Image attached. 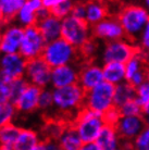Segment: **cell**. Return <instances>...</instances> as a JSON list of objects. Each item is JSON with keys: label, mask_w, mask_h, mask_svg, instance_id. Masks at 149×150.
Returning <instances> with one entry per match:
<instances>
[{"label": "cell", "mask_w": 149, "mask_h": 150, "mask_svg": "<svg viewBox=\"0 0 149 150\" xmlns=\"http://www.w3.org/2000/svg\"><path fill=\"white\" fill-rule=\"evenodd\" d=\"M53 109L57 111L56 117L72 123L77 113L85 107L86 91L78 84L72 86L52 89Z\"/></svg>", "instance_id": "cell-1"}, {"label": "cell", "mask_w": 149, "mask_h": 150, "mask_svg": "<svg viewBox=\"0 0 149 150\" xmlns=\"http://www.w3.org/2000/svg\"><path fill=\"white\" fill-rule=\"evenodd\" d=\"M116 16L123 28L125 38L134 41L138 39L149 21V11L144 6L126 4L120 8Z\"/></svg>", "instance_id": "cell-2"}, {"label": "cell", "mask_w": 149, "mask_h": 150, "mask_svg": "<svg viewBox=\"0 0 149 150\" xmlns=\"http://www.w3.org/2000/svg\"><path fill=\"white\" fill-rule=\"evenodd\" d=\"M41 58L51 69L75 64L79 59L78 50L69 42L59 38L46 45Z\"/></svg>", "instance_id": "cell-3"}, {"label": "cell", "mask_w": 149, "mask_h": 150, "mask_svg": "<svg viewBox=\"0 0 149 150\" xmlns=\"http://www.w3.org/2000/svg\"><path fill=\"white\" fill-rule=\"evenodd\" d=\"M71 124L74 126L84 144L96 143L100 132L106 125L104 116L86 108H83L77 113Z\"/></svg>", "instance_id": "cell-4"}, {"label": "cell", "mask_w": 149, "mask_h": 150, "mask_svg": "<svg viewBox=\"0 0 149 150\" xmlns=\"http://www.w3.org/2000/svg\"><path fill=\"white\" fill-rule=\"evenodd\" d=\"M114 90L116 86L107 82L101 83L100 85L86 93L84 108L98 113L100 115H104L107 111L116 107Z\"/></svg>", "instance_id": "cell-5"}, {"label": "cell", "mask_w": 149, "mask_h": 150, "mask_svg": "<svg viewBox=\"0 0 149 150\" xmlns=\"http://www.w3.org/2000/svg\"><path fill=\"white\" fill-rule=\"evenodd\" d=\"M61 38L78 50L86 41L93 38L92 26L87 24L85 20L70 15L62 20Z\"/></svg>", "instance_id": "cell-6"}, {"label": "cell", "mask_w": 149, "mask_h": 150, "mask_svg": "<svg viewBox=\"0 0 149 150\" xmlns=\"http://www.w3.org/2000/svg\"><path fill=\"white\" fill-rule=\"evenodd\" d=\"M139 51L138 46L134 41L127 38L106 42L101 49V61L102 63H122L125 64Z\"/></svg>", "instance_id": "cell-7"}, {"label": "cell", "mask_w": 149, "mask_h": 150, "mask_svg": "<svg viewBox=\"0 0 149 150\" xmlns=\"http://www.w3.org/2000/svg\"><path fill=\"white\" fill-rule=\"evenodd\" d=\"M47 42L45 41L38 27L31 26L24 28V37L19 53L26 61L40 58Z\"/></svg>", "instance_id": "cell-8"}, {"label": "cell", "mask_w": 149, "mask_h": 150, "mask_svg": "<svg viewBox=\"0 0 149 150\" xmlns=\"http://www.w3.org/2000/svg\"><path fill=\"white\" fill-rule=\"evenodd\" d=\"M27 61L20 53L2 54L0 57V79L11 83L24 79Z\"/></svg>", "instance_id": "cell-9"}, {"label": "cell", "mask_w": 149, "mask_h": 150, "mask_svg": "<svg viewBox=\"0 0 149 150\" xmlns=\"http://www.w3.org/2000/svg\"><path fill=\"white\" fill-rule=\"evenodd\" d=\"M93 38L98 41L110 42L125 38L124 30L116 15H109L107 19L92 27Z\"/></svg>", "instance_id": "cell-10"}, {"label": "cell", "mask_w": 149, "mask_h": 150, "mask_svg": "<svg viewBox=\"0 0 149 150\" xmlns=\"http://www.w3.org/2000/svg\"><path fill=\"white\" fill-rule=\"evenodd\" d=\"M51 72L52 69L40 57L34 60L27 61L25 79L32 85L45 89L51 82Z\"/></svg>", "instance_id": "cell-11"}, {"label": "cell", "mask_w": 149, "mask_h": 150, "mask_svg": "<svg viewBox=\"0 0 149 150\" xmlns=\"http://www.w3.org/2000/svg\"><path fill=\"white\" fill-rule=\"evenodd\" d=\"M104 72L102 65L94 61L83 62L78 70V85L86 93L104 83Z\"/></svg>", "instance_id": "cell-12"}, {"label": "cell", "mask_w": 149, "mask_h": 150, "mask_svg": "<svg viewBox=\"0 0 149 150\" xmlns=\"http://www.w3.org/2000/svg\"><path fill=\"white\" fill-rule=\"evenodd\" d=\"M24 37V28L20 25L9 24L0 33V48L2 54L19 53Z\"/></svg>", "instance_id": "cell-13"}, {"label": "cell", "mask_w": 149, "mask_h": 150, "mask_svg": "<svg viewBox=\"0 0 149 150\" xmlns=\"http://www.w3.org/2000/svg\"><path fill=\"white\" fill-rule=\"evenodd\" d=\"M147 127L145 116H122L116 125L121 140L133 142Z\"/></svg>", "instance_id": "cell-14"}, {"label": "cell", "mask_w": 149, "mask_h": 150, "mask_svg": "<svg viewBox=\"0 0 149 150\" xmlns=\"http://www.w3.org/2000/svg\"><path fill=\"white\" fill-rule=\"evenodd\" d=\"M149 61L140 51H138L132 59L127 61L125 65L126 82L135 88L146 82V68Z\"/></svg>", "instance_id": "cell-15"}, {"label": "cell", "mask_w": 149, "mask_h": 150, "mask_svg": "<svg viewBox=\"0 0 149 150\" xmlns=\"http://www.w3.org/2000/svg\"><path fill=\"white\" fill-rule=\"evenodd\" d=\"M78 70L79 67H77L76 64H69L52 69L50 82L52 89L63 88L78 84Z\"/></svg>", "instance_id": "cell-16"}, {"label": "cell", "mask_w": 149, "mask_h": 150, "mask_svg": "<svg viewBox=\"0 0 149 150\" xmlns=\"http://www.w3.org/2000/svg\"><path fill=\"white\" fill-rule=\"evenodd\" d=\"M41 88L28 84L21 96L14 101V107L16 112H21L24 114H30L38 110L39 105V97H40Z\"/></svg>", "instance_id": "cell-17"}, {"label": "cell", "mask_w": 149, "mask_h": 150, "mask_svg": "<svg viewBox=\"0 0 149 150\" xmlns=\"http://www.w3.org/2000/svg\"><path fill=\"white\" fill-rule=\"evenodd\" d=\"M43 8V0H27L16 16L23 28L37 25V12Z\"/></svg>", "instance_id": "cell-18"}, {"label": "cell", "mask_w": 149, "mask_h": 150, "mask_svg": "<svg viewBox=\"0 0 149 150\" xmlns=\"http://www.w3.org/2000/svg\"><path fill=\"white\" fill-rule=\"evenodd\" d=\"M36 26L38 27V30L47 44L61 38L62 21L57 19L53 15H49L48 18L39 21Z\"/></svg>", "instance_id": "cell-19"}, {"label": "cell", "mask_w": 149, "mask_h": 150, "mask_svg": "<svg viewBox=\"0 0 149 150\" xmlns=\"http://www.w3.org/2000/svg\"><path fill=\"white\" fill-rule=\"evenodd\" d=\"M110 14L109 7L100 1H89L86 2V15L85 21L89 26H95Z\"/></svg>", "instance_id": "cell-20"}, {"label": "cell", "mask_w": 149, "mask_h": 150, "mask_svg": "<svg viewBox=\"0 0 149 150\" xmlns=\"http://www.w3.org/2000/svg\"><path fill=\"white\" fill-rule=\"evenodd\" d=\"M121 138L114 126L104 125L96 143L101 150H118L121 146Z\"/></svg>", "instance_id": "cell-21"}, {"label": "cell", "mask_w": 149, "mask_h": 150, "mask_svg": "<svg viewBox=\"0 0 149 150\" xmlns=\"http://www.w3.org/2000/svg\"><path fill=\"white\" fill-rule=\"evenodd\" d=\"M104 82L111 84L113 86H118L122 83L126 82V72L125 65L122 63H104L102 64Z\"/></svg>", "instance_id": "cell-22"}, {"label": "cell", "mask_w": 149, "mask_h": 150, "mask_svg": "<svg viewBox=\"0 0 149 150\" xmlns=\"http://www.w3.org/2000/svg\"><path fill=\"white\" fill-rule=\"evenodd\" d=\"M84 145L76 129L71 123L67 124L63 133L58 139V146L61 150H79Z\"/></svg>", "instance_id": "cell-23"}, {"label": "cell", "mask_w": 149, "mask_h": 150, "mask_svg": "<svg viewBox=\"0 0 149 150\" xmlns=\"http://www.w3.org/2000/svg\"><path fill=\"white\" fill-rule=\"evenodd\" d=\"M41 142V136L32 128H22L15 142L13 150H32Z\"/></svg>", "instance_id": "cell-24"}, {"label": "cell", "mask_w": 149, "mask_h": 150, "mask_svg": "<svg viewBox=\"0 0 149 150\" xmlns=\"http://www.w3.org/2000/svg\"><path fill=\"white\" fill-rule=\"evenodd\" d=\"M24 4V0H0V12L4 16L6 25L11 24L12 21L16 19Z\"/></svg>", "instance_id": "cell-25"}, {"label": "cell", "mask_w": 149, "mask_h": 150, "mask_svg": "<svg viewBox=\"0 0 149 150\" xmlns=\"http://www.w3.org/2000/svg\"><path fill=\"white\" fill-rule=\"evenodd\" d=\"M135 100V87L132 86L130 83L124 82L116 86L114 90V105L119 108L124 103Z\"/></svg>", "instance_id": "cell-26"}, {"label": "cell", "mask_w": 149, "mask_h": 150, "mask_svg": "<svg viewBox=\"0 0 149 150\" xmlns=\"http://www.w3.org/2000/svg\"><path fill=\"white\" fill-rule=\"evenodd\" d=\"M21 127L13 123H10L0 128V146H14L19 137Z\"/></svg>", "instance_id": "cell-27"}, {"label": "cell", "mask_w": 149, "mask_h": 150, "mask_svg": "<svg viewBox=\"0 0 149 150\" xmlns=\"http://www.w3.org/2000/svg\"><path fill=\"white\" fill-rule=\"evenodd\" d=\"M98 51H99V41L96 40L95 38H90L89 40L86 41L85 44L78 49L79 59H82L83 62L94 61Z\"/></svg>", "instance_id": "cell-28"}, {"label": "cell", "mask_w": 149, "mask_h": 150, "mask_svg": "<svg viewBox=\"0 0 149 150\" xmlns=\"http://www.w3.org/2000/svg\"><path fill=\"white\" fill-rule=\"evenodd\" d=\"M74 4L75 2L70 1V0H59L58 4L50 10V13H51V15L56 16L57 19L62 21L72 14Z\"/></svg>", "instance_id": "cell-29"}, {"label": "cell", "mask_w": 149, "mask_h": 150, "mask_svg": "<svg viewBox=\"0 0 149 150\" xmlns=\"http://www.w3.org/2000/svg\"><path fill=\"white\" fill-rule=\"evenodd\" d=\"M15 113H16V109L13 103L11 102L0 103V128L12 123Z\"/></svg>", "instance_id": "cell-30"}, {"label": "cell", "mask_w": 149, "mask_h": 150, "mask_svg": "<svg viewBox=\"0 0 149 150\" xmlns=\"http://www.w3.org/2000/svg\"><path fill=\"white\" fill-rule=\"evenodd\" d=\"M122 116H140L144 115V108L140 105H138L136 100H131V101L124 103L118 108Z\"/></svg>", "instance_id": "cell-31"}, {"label": "cell", "mask_w": 149, "mask_h": 150, "mask_svg": "<svg viewBox=\"0 0 149 150\" xmlns=\"http://www.w3.org/2000/svg\"><path fill=\"white\" fill-rule=\"evenodd\" d=\"M53 108V96H52V90L45 88L41 90L40 97H39V105L38 110H41L44 112H47Z\"/></svg>", "instance_id": "cell-32"}, {"label": "cell", "mask_w": 149, "mask_h": 150, "mask_svg": "<svg viewBox=\"0 0 149 150\" xmlns=\"http://www.w3.org/2000/svg\"><path fill=\"white\" fill-rule=\"evenodd\" d=\"M135 100L144 108L149 102V83L145 82L135 88Z\"/></svg>", "instance_id": "cell-33"}, {"label": "cell", "mask_w": 149, "mask_h": 150, "mask_svg": "<svg viewBox=\"0 0 149 150\" xmlns=\"http://www.w3.org/2000/svg\"><path fill=\"white\" fill-rule=\"evenodd\" d=\"M138 49L139 51L147 58L148 60L149 58V21L147 22L146 26L144 27L142 34L138 37ZM149 61V60H148Z\"/></svg>", "instance_id": "cell-34"}, {"label": "cell", "mask_w": 149, "mask_h": 150, "mask_svg": "<svg viewBox=\"0 0 149 150\" xmlns=\"http://www.w3.org/2000/svg\"><path fill=\"white\" fill-rule=\"evenodd\" d=\"M133 150H149V127H147L132 142Z\"/></svg>", "instance_id": "cell-35"}, {"label": "cell", "mask_w": 149, "mask_h": 150, "mask_svg": "<svg viewBox=\"0 0 149 150\" xmlns=\"http://www.w3.org/2000/svg\"><path fill=\"white\" fill-rule=\"evenodd\" d=\"M30 83L26 81V79H15L13 82H11V90H12V103H14V101L18 98L21 96L24 89L28 86Z\"/></svg>", "instance_id": "cell-36"}, {"label": "cell", "mask_w": 149, "mask_h": 150, "mask_svg": "<svg viewBox=\"0 0 149 150\" xmlns=\"http://www.w3.org/2000/svg\"><path fill=\"white\" fill-rule=\"evenodd\" d=\"M7 102L12 103L11 83L0 79V103H7Z\"/></svg>", "instance_id": "cell-37"}, {"label": "cell", "mask_w": 149, "mask_h": 150, "mask_svg": "<svg viewBox=\"0 0 149 150\" xmlns=\"http://www.w3.org/2000/svg\"><path fill=\"white\" fill-rule=\"evenodd\" d=\"M102 116H104V123H106V125H110V126H114V127H116V125L120 121V119L122 117L119 109L116 107H114V108L110 109L109 111H107Z\"/></svg>", "instance_id": "cell-38"}, {"label": "cell", "mask_w": 149, "mask_h": 150, "mask_svg": "<svg viewBox=\"0 0 149 150\" xmlns=\"http://www.w3.org/2000/svg\"><path fill=\"white\" fill-rule=\"evenodd\" d=\"M71 15L72 16H74V18H77V19L85 20L86 2H75Z\"/></svg>", "instance_id": "cell-39"}, {"label": "cell", "mask_w": 149, "mask_h": 150, "mask_svg": "<svg viewBox=\"0 0 149 150\" xmlns=\"http://www.w3.org/2000/svg\"><path fill=\"white\" fill-rule=\"evenodd\" d=\"M32 150H59L58 143L49 142V140H41L37 146H35Z\"/></svg>", "instance_id": "cell-40"}, {"label": "cell", "mask_w": 149, "mask_h": 150, "mask_svg": "<svg viewBox=\"0 0 149 150\" xmlns=\"http://www.w3.org/2000/svg\"><path fill=\"white\" fill-rule=\"evenodd\" d=\"M79 150H101V148L97 145V143L84 144Z\"/></svg>", "instance_id": "cell-41"}, {"label": "cell", "mask_w": 149, "mask_h": 150, "mask_svg": "<svg viewBox=\"0 0 149 150\" xmlns=\"http://www.w3.org/2000/svg\"><path fill=\"white\" fill-rule=\"evenodd\" d=\"M58 1H59V0H43V7L46 8V9H48L49 11H50L52 8L58 4Z\"/></svg>", "instance_id": "cell-42"}, {"label": "cell", "mask_w": 149, "mask_h": 150, "mask_svg": "<svg viewBox=\"0 0 149 150\" xmlns=\"http://www.w3.org/2000/svg\"><path fill=\"white\" fill-rule=\"evenodd\" d=\"M144 116H149V102L148 105L144 107Z\"/></svg>", "instance_id": "cell-43"}, {"label": "cell", "mask_w": 149, "mask_h": 150, "mask_svg": "<svg viewBox=\"0 0 149 150\" xmlns=\"http://www.w3.org/2000/svg\"><path fill=\"white\" fill-rule=\"evenodd\" d=\"M4 26H7L6 25V23H4V16H2V14H1V12H0V28Z\"/></svg>", "instance_id": "cell-44"}, {"label": "cell", "mask_w": 149, "mask_h": 150, "mask_svg": "<svg viewBox=\"0 0 149 150\" xmlns=\"http://www.w3.org/2000/svg\"><path fill=\"white\" fill-rule=\"evenodd\" d=\"M146 82L149 83V63L147 65V68H146Z\"/></svg>", "instance_id": "cell-45"}, {"label": "cell", "mask_w": 149, "mask_h": 150, "mask_svg": "<svg viewBox=\"0 0 149 150\" xmlns=\"http://www.w3.org/2000/svg\"><path fill=\"white\" fill-rule=\"evenodd\" d=\"M145 8L149 11V0H146L145 1Z\"/></svg>", "instance_id": "cell-46"}, {"label": "cell", "mask_w": 149, "mask_h": 150, "mask_svg": "<svg viewBox=\"0 0 149 150\" xmlns=\"http://www.w3.org/2000/svg\"><path fill=\"white\" fill-rule=\"evenodd\" d=\"M145 120H146V124H147V126L149 127V116H145Z\"/></svg>", "instance_id": "cell-47"}, {"label": "cell", "mask_w": 149, "mask_h": 150, "mask_svg": "<svg viewBox=\"0 0 149 150\" xmlns=\"http://www.w3.org/2000/svg\"><path fill=\"white\" fill-rule=\"evenodd\" d=\"M118 150H123V149H122V148H119V149H118Z\"/></svg>", "instance_id": "cell-48"}, {"label": "cell", "mask_w": 149, "mask_h": 150, "mask_svg": "<svg viewBox=\"0 0 149 150\" xmlns=\"http://www.w3.org/2000/svg\"><path fill=\"white\" fill-rule=\"evenodd\" d=\"M0 54H1V48H0ZM0 57H1V56H0Z\"/></svg>", "instance_id": "cell-49"}, {"label": "cell", "mask_w": 149, "mask_h": 150, "mask_svg": "<svg viewBox=\"0 0 149 150\" xmlns=\"http://www.w3.org/2000/svg\"><path fill=\"white\" fill-rule=\"evenodd\" d=\"M59 150H61V149H59Z\"/></svg>", "instance_id": "cell-50"}]
</instances>
